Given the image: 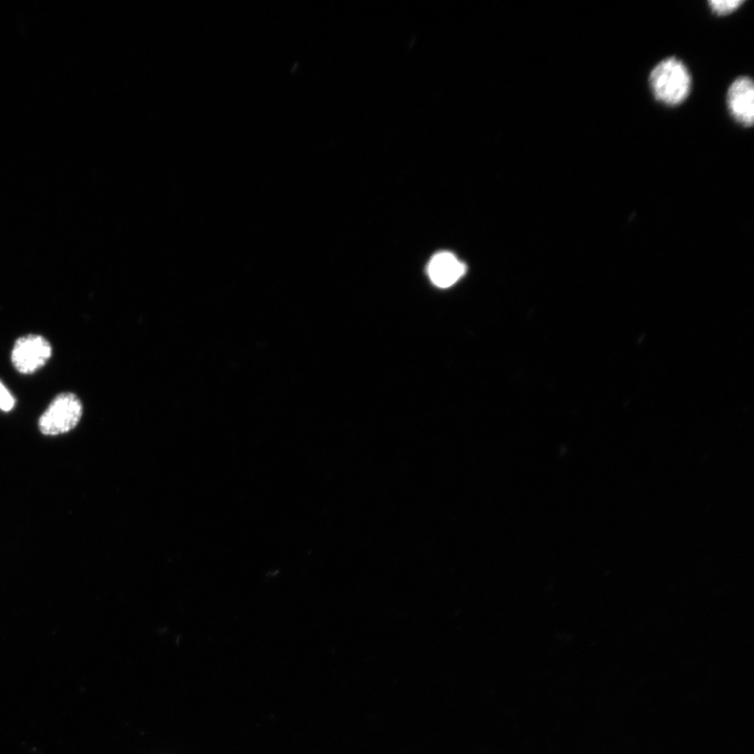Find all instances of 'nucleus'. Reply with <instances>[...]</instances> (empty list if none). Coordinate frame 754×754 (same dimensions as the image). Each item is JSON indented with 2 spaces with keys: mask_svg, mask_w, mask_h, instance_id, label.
I'll use <instances>...</instances> for the list:
<instances>
[{
  "mask_svg": "<svg viewBox=\"0 0 754 754\" xmlns=\"http://www.w3.org/2000/svg\"><path fill=\"white\" fill-rule=\"evenodd\" d=\"M649 83L654 98L671 107L682 104L692 91V75L687 66L675 57L656 64Z\"/></svg>",
  "mask_w": 754,
  "mask_h": 754,
  "instance_id": "f257e3e1",
  "label": "nucleus"
},
{
  "mask_svg": "<svg viewBox=\"0 0 754 754\" xmlns=\"http://www.w3.org/2000/svg\"><path fill=\"white\" fill-rule=\"evenodd\" d=\"M83 414L80 398L70 392L57 395L49 408L39 419V430L42 434L56 436L74 430Z\"/></svg>",
  "mask_w": 754,
  "mask_h": 754,
  "instance_id": "f03ea898",
  "label": "nucleus"
},
{
  "mask_svg": "<svg viewBox=\"0 0 754 754\" xmlns=\"http://www.w3.org/2000/svg\"><path fill=\"white\" fill-rule=\"evenodd\" d=\"M52 352V345L46 338L28 335L16 341L11 360L19 373L32 374L49 362Z\"/></svg>",
  "mask_w": 754,
  "mask_h": 754,
  "instance_id": "7ed1b4c3",
  "label": "nucleus"
},
{
  "mask_svg": "<svg viewBox=\"0 0 754 754\" xmlns=\"http://www.w3.org/2000/svg\"><path fill=\"white\" fill-rule=\"evenodd\" d=\"M726 103L729 114L743 127H751L754 121V85L746 76L730 84Z\"/></svg>",
  "mask_w": 754,
  "mask_h": 754,
  "instance_id": "20e7f679",
  "label": "nucleus"
},
{
  "mask_svg": "<svg viewBox=\"0 0 754 754\" xmlns=\"http://www.w3.org/2000/svg\"><path fill=\"white\" fill-rule=\"evenodd\" d=\"M465 266L449 252L436 254L428 268L432 282L442 288L454 285L464 274Z\"/></svg>",
  "mask_w": 754,
  "mask_h": 754,
  "instance_id": "39448f33",
  "label": "nucleus"
},
{
  "mask_svg": "<svg viewBox=\"0 0 754 754\" xmlns=\"http://www.w3.org/2000/svg\"><path fill=\"white\" fill-rule=\"evenodd\" d=\"M744 3V0H711L708 6L714 14L727 16L736 12Z\"/></svg>",
  "mask_w": 754,
  "mask_h": 754,
  "instance_id": "423d86ee",
  "label": "nucleus"
},
{
  "mask_svg": "<svg viewBox=\"0 0 754 754\" xmlns=\"http://www.w3.org/2000/svg\"><path fill=\"white\" fill-rule=\"evenodd\" d=\"M15 406V399L9 390L0 382V409L5 412L11 411Z\"/></svg>",
  "mask_w": 754,
  "mask_h": 754,
  "instance_id": "0eeeda50",
  "label": "nucleus"
}]
</instances>
